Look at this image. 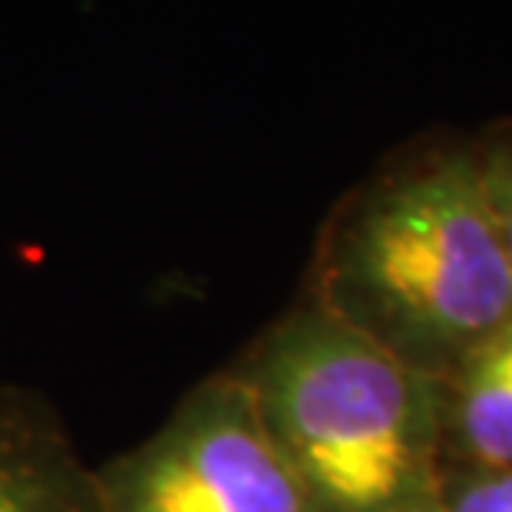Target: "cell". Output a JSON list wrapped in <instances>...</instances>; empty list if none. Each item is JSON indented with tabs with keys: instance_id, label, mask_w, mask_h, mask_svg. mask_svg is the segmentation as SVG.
Returning a JSON list of instances; mask_svg holds the SVG:
<instances>
[{
	"instance_id": "6",
	"label": "cell",
	"mask_w": 512,
	"mask_h": 512,
	"mask_svg": "<svg viewBox=\"0 0 512 512\" xmlns=\"http://www.w3.org/2000/svg\"><path fill=\"white\" fill-rule=\"evenodd\" d=\"M479 176H483V189L493 209V219L503 238L509 268H512V123L489 126L486 133L473 136Z\"/></svg>"
},
{
	"instance_id": "2",
	"label": "cell",
	"mask_w": 512,
	"mask_h": 512,
	"mask_svg": "<svg viewBox=\"0 0 512 512\" xmlns=\"http://www.w3.org/2000/svg\"><path fill=\"white\" fill-rule=\"evenodd\" d=\"M314 512H420L440 479V387L311 298L225 364Z\"/></svg>"
},
{
	"instance_id": "3",
	"label": "cell",
	"mask_w": 512,
	"mask_h": 512,
	"mask_svg": "<svg viewBox=\"0 0 512 512\" xmlns=\"http://www.w3.org/2000/svg\"><path fill=\"white\" fill-rule=\"evenodd\" d=\"M93 473L103 512H314L228 367L202 377L159 430Z\"/></svg>"
},
{
	"instance_id": "8",
	"label": "cell",
	"mask_w": 512,
	"mask_h": 512,
	"mask_svg": "<svg viewBox=\"0 0 512 512\" xmlns=\"http://www.w3.org/2000/svg\"><path fill=\"white\" fill-rule=\"evenodd\" d=\"M420 512H437V506H433V503H430L427 509H420Z\"/></svg>"
},
{
	"instance_id": "1",
	"label": "cell",
	"mask_w": 512,
	"mask_h": 512,
	"mask_svg": "<svg viewBox=\"0 0 512 512\" xmlns=\"http://www.w3.org/2000/svg\"><path fill=\"white\" fill-rule=\"evenodd\" d=\"M304 298L443 384L512 318V268L473 136H423L347 189L314 242Z\"/></svg>"
},
{
	"instance_id": "4",
	"label": "cell",
	"mask_w": 512,
	"mask_h": 512,
	"mask_svg": "<svg viewBox=\"0 0 512 512\" xmlns=\"http://www.w3.org/2000/svg\"><path fill=\"white\" fill-rule=\"evenodd\" d=\"M0 512H103L93 466L83 463L53 403L0 380Z\"/></svg>"
},
{
	"instance_id": "7",
	"label": "cell",
	"mask_w": 512,
	"mask_h": 512,
	"mask_svg": "<svg viewBox=\"0 0 512 512\" xmlns=\"http://www.w3.org/2000/svg\"><path fill=\"white\" fill-rule=\"evenodd\" d=\"M437 512H512V470H460L443 466Z\"/></svg>"
},
{
	"instance_id": "5",
	"label": "cell",
	"mask_w": 512,
	"mask_h": 512,
	"mask_svg": "<svg viewBox=\"0 0 512 512\" xmlns=\"http://www.w3.org/2000/svg\"><path fill=\"white\" fill-rule=\"evenodd\" d=\"M437 387L443 466L512 470V318Z\"/></svg>"
}]
</instances>
